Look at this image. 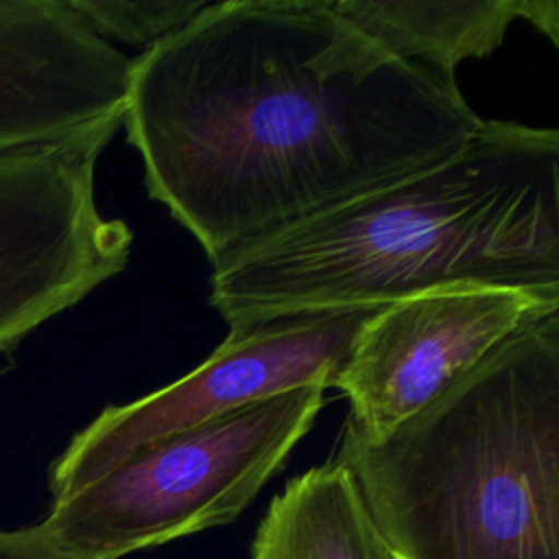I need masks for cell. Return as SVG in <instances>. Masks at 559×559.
<instances>
[{
  "mask_svg": "<svg viewBox=\"0 0 559 559\" xmlns=\"http://www.w3.org/2000/svg\"><path fill=\"white\" fill-rule=\"evenodd\" d=\"M456 79L386 52L330 0L207 2L131 59L122 116L148 197L214 264L459 153Z\"/></svg>",
  "mask_w": 559,
  "mask_h": 559,
  "instance_id": "obj_1",
  "label": "cell"
},
{
  "mask_svg": "<svg viewBox=\"0 0 559 559\" xmlns=\"http://www.w3.org/2000/svg\"><path fill=\"white\" fill-rule=\"evenodd\" d=\"M229 332L454 288L559 299V133L483 120L452 157L255 238L212 264Z\"/></svg>",
  "mask_w": 559,
  "mask_h": 559,
  "instance_id": "obj_2",
  "label": "cell"
},
{
  "mask_svg": "<svg viewBox=\"0 0 559 559\" xmlns=\"http://www.w3.org/2000/svg\"><path fill=\"white\" fill-rule=\"evenodd\" d=\"M343 465L395 559H559V312L515 332Z\"/></svg>",
  "mask_w": 559,
  "mask_h": 559,
  "instance_id": "obj_3",
  "label": "cell"
},
{
  "mask_svg": "<svg viewBox=\"0 0 559 559\" xmlns=\"http://www.w3.org/2000/svg\"><path fill=\"white\" fill-rule=\"evenodd\" d=\"M304 384L144 445L50 496L41 522L72 559H120L234 522L323 408Z\"/></svg>",
  "mask_w": 559,
  "mask_h": 559,
  "instance_id": "obj_4",
  "label": "cell"
},
{
  "mask_svg": "<svg viewBox=\"0 0 559 559\" xmlns=\"http://www.w3.org/2000/svg\"><path fill=\"white\" fill-rule=\"evenodd\" d=\"M118 129L0 157V358L127 266L133 234L96 205Z\"/></svg>",
  "mask_w": 559,
  "mask_h": 559,
  "instance_id": "obj_5",
  "label": "cell"
},
{
  "mask_svg": "<svg viewBox=\"0 0 559 559\" xmlns=\"http://www.w3.org/2000/svg\"><path fill=\"white\" fill-rule=\"evenodd\" d=\"M376 308L293 314L247 332H229L183 378L135 402L107 406L81 428L50 465V496L87 483L144 445L258 400L304 384L332 386Z\"/></svg>",
  "mask_w": 559,
  "mask_h": 559,
  "instance_id": "obj_6",
  "label": "cell"
},
{
  "mask_svg": "<svg viewBox=\"0 0 559 559\" xmlns=\"http://www.w3.org/2000/svg\"><path fill=\"white\" fill-rule=\"evenodd\" d=\"M552 312L559 299L491 286L439 288L378 306L332 384L349 400L345 424L382 437Z\"/></svg>",
  "mask_w": 559,
  "mask_h": 559,
  "instance_id": "obj_7",
  "label": "cell"
},
{
  "mask_svg": "<svg viewBox=\"0 0 559 559\" xmlns=\"http://www.w3.org/2000/svg\"><path fill=\"white\" fill-rule=\"evenodd\" d=\"M129 79L68 0H0V157L122 127Z\"/></svg>",
  "mask_w": 559,
  "mask_h": 559,
  "instance_id": "obj_8",
  "label": "cell"
},
{
  "mask_svg": "<svg viewBox=\"0 0 559 559\" xmlns=\"http://www.w3.org/2000/svg\"><path fill=\"white\" fill-rule=\"evenodd\" d=\"M330 7L393 57L454 79L461 61L500 48L526 0H330Z\"/></svg>",
  "mask_w": 559,
  "mask_h": 559,
  "instance_id": "obj_9",
  "label": "cell"
},
{
  "mask_svg": "<svg viewBox=\"0 0 559 559\" xmlns=\"http://www.w3.org/2000/svg\"><path fill=\"white\" fill-rule=\"evenodd\" d=\"M249 559H395L352 474L332 459L273 496Z\"/></svg>",
  "mask_w": 559,
  "mask_h": 559,
  "instance_id": "obj_10",
  "label": "cell"
},
{
  "mask_svg": "<svg viewBox=\"0 0 559 559\" xmlns=\"http://www.w3.org/2000/svg\"><path fill=\"white\" fill-rule=\"evenodd\" d=\"M87 26L107 39L151 48L188 24L207 0H68Z\"/></svg>",
  "mask_w": 559,
  "mask_h": 559,
  "instance_id": "obj_11",
  "label": "cell"
},
{
  "mask_svg": "<svg viewBox=\"0 0 559 559\" xmlns=\"http://www.w3.org/2000/svg\"><path fill=\"white\" fill-rule=\"evenodd\" d=\"M0 559H72L50 537L44 524L0 531Z\"/></svg>",
  "mask_w": 559,
  "mask_h": 559,
  "instance_id": "obj_12",
  "label": "cell"
}]
</instances>
